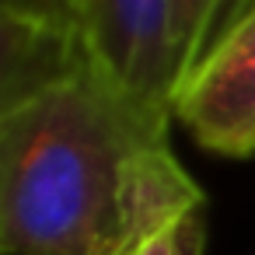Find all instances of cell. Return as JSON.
<instances>
[{"label": "cell", "mask_w": 255, "mask_h": 255, "mask_svg": "<svg viewBox=\"0 0 255 255\" xmlns=\"http://www.w3.org/2000/svg\"><path fill=\"white\" fill-rule=\"evenodd\" d=\"M74 11L102 74L168 129L175 98L171 0H74Z\"/></svg>", "instance_id": "2"}, {"label": "cell", "mask_w": 255, "mask_h": 255, "mask_svg": "<svg viewBox=\"0 0 255 255\" xmlns=\"http://www.w3.org/2000/svg\"><path fill=\"white\" fill-rule=\"evenodd\" d=\"M91 63L74 0H0V112Z\"/></svg>", "instance_id": "4"}, {"label": "cell", "mask_w": 255, "mask_h": 255, "mask_svg": "<svg viewBox=\"0 0 255 255\" xmlns=\"http://www.w3.org/2000/svg\"><path fill=\"white\" fill-rule=\"evenodd\" d=\"M171 116L210 154H255V0L178 84Z\"/></svg>", "instance_id": "3"}, {"label": "cell", "mask_w": 255, "mask_h": 255, "mask_svg": "<svg viewBox=\"0 0 255 255\" xmlns=\"http://www.w3.org/2000/svg\"><path fill=\"white\" fill-rule=\"evenodd\" d=\"M150 123L95 63L0 112L4 255H95L133 210Z\"/></svg>", "instance_id": "1"}, {"label": "cell", "mask_w": 255, "mask_h": 255, "mask_svg": "<svg viewBox=\"0 0 255 255\" xmlns=\"http://www.w3.org/2000/svg\"><path fill=\"white\" fill-rule=\"evenodd\" d=\"M203 245H206V220H203V206H196L171 217L143 245L140 255H203Z\"/></svg>", "instance_id": "6"}, {"label": "cell", "mask_w": 255, "mask_h": 255, "mask_svg": "<svg viewBox=\"0 0 255 255\" xmlns=\"http://www.w3.org/2000/svg\"><path fill=\"white\" fill-rule=\"evenodd\" d=\"M252 0H171L175 91Z\"/></svg>", "instance_id": "5"}]
</instances>
